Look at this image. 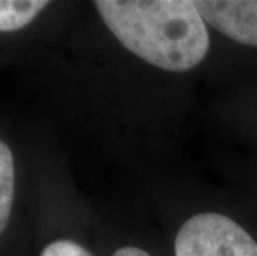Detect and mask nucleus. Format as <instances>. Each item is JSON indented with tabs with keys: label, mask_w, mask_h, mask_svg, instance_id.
Here are the masks:
<instances>
[{
	"label": "nucleus",
	"mask_w": 257,
	"mask_h": 256,
	"mask_svg": "<svg viewBox=\"0 0 257 256\" xmlns=\"http://www.w3.org/2000/svg\"><path fill=\"white\" fill-rule=\"evenodd\" d=\"M113 256H150L145 249H140L136 246H124V248H119L118 251H114Z\"/></svg>",
	"instance_id": "0eeeda50"
},
{
	"label": "nucleus",
	"mask_w": 257,
	"mask_h": 256,
	"mask_svg": "<svg viewBox=\"0 0 257 256\" xmlns=\"http://www.w3.org/2000/svg\"><path fill=\"white\" fill-rule=\"evenodd\" d=\"M47 5L45 0H0V32L24 29Z\"/></svg>",
	"instance_id": "20e7f679"
},
{
	"label": "nucleus",
	"mask_w": 257,
	"mask_h": 256,
	"mask_svg": "<svg viewBox=\"0 0 257 256\" xmlns=\"http://www.w3.org/2000/svg\"><path fill=\"white\" fill-rule=\"evenodd\" d=\"M174 256H257V241L221 213H199L179 228Z\"/></svg>",
	"instance_id": "f03ea898"
},
{
	"label": "nucleus",
	"mask_w": 257,
	"mask_h": 256,
	"mask_svg": "<svg viewBox=\"0 0 257 256\" xmlns=\"http://www.w3.org/2000/svg\"><path fill=\"white\" fill-rule=\"evenodd\" d=\"M40 256H91L83 246L70 239H58L50 243L42 251Z\"/></svg>",
	"instance_id": "423d86ee"
},
{
	"label": "nucleus",
	"mask_w": 257,
	"mask_h": 256,
	"mask_svg": "<svg viewBox=\"0 0 257 256\" xmlns=\"http://www.w3.org/2000/svg\"><path fill=\"white\" fill-rule=\"evenodd\" d=\"M15 193V166L12 151L0 140V235L9 225Z\"/></svg>",
	"instance_id": "39448f33"
},
{
	"label": "nucleus",
	"mask_w": 257,
	"mask_h": 256,
	"mask_svg": "<svg viewBox=\"0 0 257 256\" xmlns=\"http://www.w3.org/2000/svg\"><path fill=\"white\" fill-rule=\"evenodd\" d=\"M194 4L202 20L222 35L257 47V0H199Z\"/></svg>",
	"instance_id": "7ed1b4c3"
},
{
	"label": "nucleus",
	"mask_w": 257,
	"mask_h": 256,
	"mask_svg": "<svg viewBox=\"0 0 257 256\" xmlns=\"http://www.w3.org/2000/svg\"><path fill=\"white\" fill-rule=\"evenodd\" d=\"M111 34L131 53L166 72L198 67L209 50V34L189 0H98Z\"/></svg>",
	"instance_id": "f257e3e1"
}]
</instances>
